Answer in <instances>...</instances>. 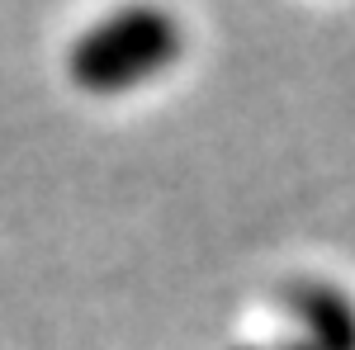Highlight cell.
<instances>
[{"label":"cell","instance_id":"7a4b0ae2","mask_svg":"<svg viewBox=\"0 0 355 350\" xmlns=\"http://www.w3.org/2000/svg\"><path fill=\"white\" fill-rule=\"evenodd\" d=\"M284 313L294 317L299 350H355V308L341 289L299 279L284 289Z\"/></svg>","mask_w":355,"mask_h":350},{"label":"cell","instance_id":"3957f363","mask_svg":"<svg viewBox=\"0 0 355 350\" xmlns=\"http://www.w3.org/2000/svg\"><path fill=\"white\" fill-rule=\"evenodd\" d=\"M242 350H256V346H242ZM279 350H299V346H294V341H289V346H279Z\"/></svg>","mask_w":355,"mask_h":350},{"label":"cell","instance_id":"6da1fadb","mask_svg":"<svg viewBox=\"0 0 355 350\" xmlns=\"http://www.w3.org/2000/svg\"><path fill=\"white\" fill-rule=\"evenodd\" d=\"M185 38L166 10H114L85 28L67 53V76L85 95H128L137 85L157 81L180 57Z\"/></svg>","mask_w":355,"mask_h":350}]
</instances>
